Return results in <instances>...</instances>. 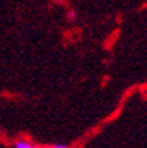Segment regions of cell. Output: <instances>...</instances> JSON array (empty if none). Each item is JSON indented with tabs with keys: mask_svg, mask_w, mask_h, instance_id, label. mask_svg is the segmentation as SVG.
Listing matches in <instances>:
<instances>
[{
	"mask_svg": "<svg viewBox=\"0 0 147 148\" xmlns=\"http://www.w3.org/2000/svg\"><path fill=\"white\" fill-rule=\"evenodd\" d=\"M15 148H41V147L34 145V144H31V142H28L25 139H18L15 142Z\"/></svg>",
	"mask_w": 147,
	"mask_h": 148,
	"instance_id": "1",
	"label": "cell"
},
{
	"mask_svg": "<svg viewBox=\"0 0 147 148\" xmlns=\"http://www.w3.org/2000/svg\"><path fill=\"white\" fill-rule=\"evenodd\" d=\"M68 19H69V21H75V19H77V13H75L74 10H69V13H68Z\"/></svg>",
	"mask_w": 147,
	"mask_h": 148,
	"instance_id": "2",
	"label": "cell"
},
{
	"mask_svg": "<svg viewBox=\"0 0 147 148\" xmlns=\"http://www.w3.org/2000/svg\"><path fill=\"white\" fill-rule=\"evenodd\" d=\"M47 148H71V147H68V145H62V144H56V145H50V147H47Z\"/></svg>",
	"mask_w": 147,
	"mask_h": 148,
	"instance_id": "3",
	"label": "cell"
},
{
	"mask_svg": "<svg viewBox=\"0 0 147 148\" xmlns=\"http://www.w3.org/2000/svg\"><path fill=\"white\" fill-rule=\"evenodd\" d=\"M55 3H62V0H53Z\"/></svg>",
	"mask_w": 147,
	"mask_h": 148,
	"instance_id": "4",
	"label": "cell"
}]
</instances>
